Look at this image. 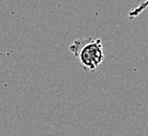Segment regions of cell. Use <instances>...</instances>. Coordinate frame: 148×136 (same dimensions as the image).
<instances>
[{
	"mask_svg": "<svg viewBox=\"0 0 148 136\" xmlns=\"http://www.w3.org/2000/svg\"><path fill=\"white\" fill-rule=\"evenodd\" d=\"M69 50L79 60L83 70L87 72L96 70L105 59L102 40L99 38L84 37L76 39L69 45Z\"/></svg>",
	"mask_w": 148,
	"mask_h": 136,
	"instance_id": "obj_1",
	"label": "cell"
}]
</instances>
